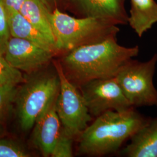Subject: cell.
Returning <instances> with one entry per match:
<instances>
[{
    "mask_svg": "<svg viewBox=\"0 0 157 157\" xmlns=\"http://www.w3.org/2000/svg\"><path fill=\"white\" fill-rule=\"evenodd\" d=\"M7 13L11 36L32 41L57 55L55 46L20 12H7Z\"/></svg>",
    "mask_w": 157,
    "mask_h": 157,
    "instance_id": "obj_12",
    "label": "cell"
},
{
    "mask_svg": "<svg viewBox=\"0 0 157 157\" xmlns=\"http://www.w3.org/2000/svg\"><path fill=\"white\" fill-rule=\"evenodd\" d=\"M128 23L139 37L157 23V2L155 0H130Z\"/></svg>",
    "mask_w": 157,
    "mask_h": 157,
    "instance_id": "obj_13",
    "label": "cell"
},
{
    "mask_svg": "<svg viewBox=\"0 0 157 157\" xmlns=\"http://www.w3.org/2000/svg\"><path fill=\"white\" fill-rule=\"evenodd\" d=\"M57 95L47 104L34 124L33 142L43 157L51 155L63 128L56 112Z\"/></svg>",
    "mask_w": 157,
    "mask_h": 157,
    "instance_id": "obj_9",
    "label": "cell"
},
{
    "mask_svg": "<svg viewBox=\"0 0 157 157\" xmlns=\"http://www.w3.org/2000/svg\"><path fill=\"white\" fill-rule=\"evenodd\" d=\"M79 90L93 117L96 118L108 111H124L134 108L115 77L91 80L82 86Z\"/></svg>",
    "mask_w": 157,
    "mask_h": 157,
    "instance_id": "obj_7",
    "label": "cell"
},
{
    "mask_svg": "<svg viewBox=\"0 0 157 157\" xmlns=\"http://www.w3.org/2000/svg\"><path fill=\"white\" fill-rule=\"evenodd\" d=\"M74 141L73 138L67 135L62 128V132L56 141L51 157H73L72 147Z\"/></svg>",
    "mask_w": 157,
    "mask_h": 157,
    "instance_id": "obj_16",
    "label": "cell"
},
{
    "mask_svg": "<svg viewBox=\"0 0 157 157\" xmlns=\"http://www.w3.org/2000/svg\"><path fill=\"white\" fill-rule=\"evenodd\" d=\"M51 12L58 8L61 10L63 8H67L68 0H41ZM62 11V10H61Z\"/></svg>",
    "mask_w": 157,
    "mask_h": 157,
    "instance_id": "obj_20",
    "label": "cell"
},
{
    "mask_svg": "<svg viewBox=\"0 0 157 157\" xmlns=\"http://www.w3.org/2000/svg\"><path fill=\"white\" fill-rule=\"evenodd\" d=\"M24 80L21 72L11 66L6 61L4 53L0 51V86H17Z\"/></svg>",
    "mask_w": 157,
    "mask_h": 157,
    "instance_id": "obj_15",
    "label": "cell"
},
{
    "mask_svg": "<svg viewBox=\"0 0 157 157\" xmlns=\"http://www.w3.org/2000/svg\"><path fill=\"white\" fill-rule=\"evenodd\" d=\"M157 63V54L144 62L132 58L124 64L115 76L133 107L157 106V90L153 83Z\"/></svg>",
    "mask_w": 157,
    "mask_h": 157,
    "instance_id": "obj_5",
    "label": "cell"
},
{
    "mask_svg": "<svg viewBox=\"0 0 157 157\" xmlns=\"http://www.w3.org/2000/svg\"><path fill=\"white\" fill-rule=\"evenodd\" d=\"M58 75L60 86L56 101V110L65 132L78 140L93 120L79 89L65 75L59 61L52 62Z\"/></svg>",
    "mask_w": 157,
    "mask_h": 157,
    "instance_id": "obj_6",
    "label": "cell"
},
{
    "mask_svg": "<svg viewBox=\"0 0 157 157\" xmlns=\"http://www.w3.org/2000/svg\"><path fill=\"white\" fill-rule=\"evenodd\" d=\"M26 150L15 141L0 139V157H28Z\"/></svg>",
    "mask_w": 157,
    "mask_h": 157,
    "instance_id": "obj_18",
    "label": "cell"
},
{
    "mask_svg": "<svg viewBox=\"0 0 157 157\" xmlns=\"http://www.w3.org/2000/svg\"><path fill=\"white\" fill-rule=\"evenodd\" d=\"M59 86V78L54 67L36 74L17 90L15 102L23 130L28 131L33 127L40 114L58 95Z\"/></svg>",
    "mask_w": 157,
    "mask_h": 157,
    "instance_id": "obj_4",
    "label": "cell"
},
{
    "mask_svg": "<svg viewBox=\"0 0 157 157\" xmlns=\"http://www.w3.org/2000/svg\"><path fill=\"white\" fill-rule=\"evenodd\" d=\"M139 53V46L124 47L114 37L77 47L63 54L59 62L67 78L79 89L93 80L115 77L124 64Z\"/></svg>",
    "mask_w": 157,
    "mask_h": 157,
    "instance_id": "obj_1",
    "label": "cell"
},
{
    "mask_svg": "<svg viewBox=\"0 0 157 157\" xmlns=\"http://www.w3.org/2000/svg\"><path fill=\"white\" fill-rule=\"evenodd\" d=\"M26 0H3L7 12H20Z\"/></svg>",
    "mask_w": 157,
    "mask_h": 157,
    "instance_id": "obj_21",
    "label": "cell"
},
{
    "mask_svg": "<svg viewBox=\"0 0 157 157\" xmlns=\"http://www.w3.org/2000/svg\"><path fill=\"white\" fill-rule=\"evenodd\" d=\"M17 92L16 86H0V122L4 119L12 104L15 101Z\"/></svg>",
    "mask_w": 157,
    "mask_h": 157,
    "instance_id": "obj_17",
    "label": "cell"
},
{
    "mask_svg": "<svg viewBox=\"0 0 157 157\" xmlns=\"http://www.w3.org/2000/svg\"><path fill=\"white\" fill-rule=\"evenodd\" d=\"M125 0H68L67 8L78 17L105 19L117 25L128 23Z\"/></svg>",
    "mask_w": 157,
    "mask_h": 157,
    "instance_id": "obj_10",
    "label": "cell"
},
{
    "mask_svg": "<svg viewBox=\"0 0 157 157\" xmlns=\"http://www.w3.org/2000/svg\"><path fill=\"white\" fill-rule=\"evenodd\" d=\"M20 12L56 47L50 19L51 12L41 0H26Z\"/></svg>",
    "mask_w": 157,
    "mask_h": 157,
    "instance_id": "obj_14",
    "label": "cell"
},
{
    "mask_svg": "<svg viewBox=\"0 0 157 157\" xmlns=\"http://www.w3.org/2000/svg\"><path fill=\"white\" fill-rule=\"evenodd\" d=\"M51 25L57 55L73 49L117 37L118 25L111 21L90 17H73L58 8L51 12Z\"/></svg>",
    "mask_w": 157,
    "mask_h": 157,
    "instance_id": "obj_3",
    "label": "cell"
},
{
    "mask_svg": "<svg viewBox=\"0 0 157 157\" xmlns=\"http://www.w3.org/2000/svg\"><path fill=\"white\" fill-rule=\"evenodd\" d=\"M56 54L27 40L11 36L4 56L13 67L30 73L47 67Z\"/></svg>",
    "mask_w": 157,
    "mask_h": 157,
    "instance_id": "obj_8",
    "label": "cell"
},
{
    "mask_svg": "<svg viewBox=\"0 0 157 157\" xmlns=\"http://www.w3.org/2000/svg\"><path fill=\"white\" fill-rule=\"evenodd\" d=\"M10 37L8 13L3 0H0V51L4 54Z\"/></svg>",
    "mask_w": 157,
    "mask_h": 157,
    "instance_id": "obj_19",
    "label": "cell"
},
{
    "mask_svg": "<svg viewBox=\"0 0 157 157\" xmlns=\"http://www.w3.org/2000/svg\"><path fill=\"white\" fill-rule=\"evenodd\" d=\"M148 119L133 108L124 111L104 112L96 117L79 136L78 154L87 157H102L114 153Z\"/></svg>",
    "mask_w": 157,
    "mask_h": 157,
    "instance_id": "obj_2",
    "label": "cell"
},
{
    "mask_svg": "<svg viewBox=\"0 0 157 157\" xmlns=\"http://www.w3.org/2000/svg\"><path fill=\"white\" fill-rule=\"evenodd\" d=\"M122 155L127 157H157V117L147 124L130 139Z\"/></svg>",
    "mask_w": 157,
    "mask_h": 157,
    "instance_id": "obj_11",
    "label": "cell"
}]
</instances>
